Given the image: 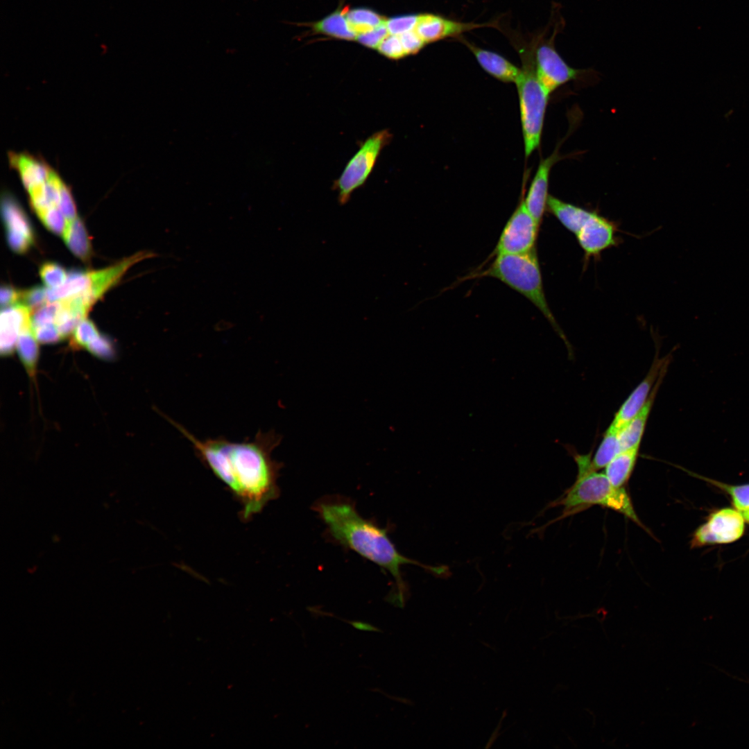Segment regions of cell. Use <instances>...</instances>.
I'll return each instance as SVG.
<instances>
[{
  "label": "cell",
  "instance_id": "1",
  "mask_svg": "<svg viewBox=\"0 0 749 749\" xmlns=\"http://www.w3.org/2000/svg\"><path fill=\"white\" fill-rule=\"evenodd\" d=\"M166 419L238 501L243 521L250 520L278 497L277 478L282 465L272 457L282 439L277 433L259 431L253 439L241 442L222 436L200 439L178 422Z\"/></svg>",
  "mask_w": 749,
  "mask_h": 749
},
{
  "label": "cell",
  "instance_id": "2",
  "mask_svg": "<svg viewBox=\"0 0 749 749\" xmlns=\"http://www.w3.org/2000/svg\"><path fill=\"white\" fill-rule=\"evenodd\" d=\"M317 511L336 541L388 570L402 596L401 566L420 564L397 551L386 529L363 519L348 503L322 502L318 504Z\"/></svg>",
  "mask_w": 749,
  "mask_h": 749
},
{
  "label": "cell",
  "instance_id": "3",
  "mask_svg": "<svg viewBox=\"0 0 749 749\" xmlns=\"http://www.w3.org/2000/svg\"><path fill=\"white\" fill-rule=\"evenodd\" d=\"M485 277L499 279L531 302L569 349V343L547 303L535 248L525 253L497 255L487 268L476 269L463 280Z\"/></svg>",
  "mask_w": 749,
  "mask_h": 749
},
{
  "label": "cell",
  "instance_id": "4",
  "mask_svg": "<svg viewBox=\"0 0 749 749\" xmlns=\"http://www.w3.org/2000/svg\"><path fill=\"white\" fill-rule=\"evenodd\" d=\"M558 504L564 507V516L591 506H601L623 515L644 528L626 490L614 487L605 473L597 471H578L576 481Z\"/></svg>",
  "mask_w": 749,
  "mask_h": 749
},
{
  "label": "cell",
  "instance_id": "5",
  "mask_svg": "<svg viewBox=\"0 0 749 749\" xmlns=\"http://www.w3.org/2000/svg\"><path fill=\"white\" fill-rule=\"evenodd\" d=\"M520 55L522 73L515 85L519 96L524 153L527 158L540 144L549 95L538 80L533 46L525 51H521Z\"/></svg>",
  "mask_w": 749,
  "mask_h": 749
},
{
  "label": "cell",
  "instance_id": "6",
  "mask_svg": "<svg viewBox=\"0 0 749 749\" xmlns=\"http://www.w3.org/2000/svg\"><path fill=\"white\" fill-rule=\"evenodd\" d=\"M393 135L383 129L368 137L346 164L333 189L338 193L340 205L346 204L354 191L361 187L370 175L378 157L391 141Z\"/></svg>",
  "mask_w": 749,
  "mask_h": 749
},
{
  "label": "cell",
  "instance_id": "7",
  "mask_svg": "<svg viewBox=\"0 0 749 749\" xmlns=\"http://www.w3.org/2000/svg\"><path fill=\"white\" fill-rule=\"evenodd\" d=\"M564 24L565 21L560 17L556 21L550 37L544 38L542 33L535 38L533 44L536 74L539 81L549 96L564 84L590 73V69H576L569 66L557 51L555 40L557 34L564 27Z\"/></svg>",
  "mask_w": 749,
  "mask_h": 749
},
{
  "label": "cell",
  "instance_id": "8",
  "mask_svg": "<svg viewBox=\"0 0 749 749\" xmlns=\"http://www.w3.org/2000/svg\"><path fill=\"white\" fill-rule=\"evenodd\" d=\"M539 227L540 225L528 212L522 195L488 259L494 256L522 254L532 250L535 248Z\"/></svg>",
  "mask_w": 749,
  "mask_h": 749
},
{
  "label": "cell",
  "instance_id": "9",
  "mask_svg": "<svg viewBox=\"0 0 749 749\" xmlns=\"http://www.w3.org/2000/svg\"><path fill=\"white\" fill-rule=\"evenodd\" d=\"M745 519L736 508H724L713 512L707 522L694 533L692 548L709 544H729L742 537Z\"/></svg>",
  "mask_w": 749,
  "mask_h": 749
},
{
  "label": "cell",
  "instance_id": "10",
  "mask_svg": "<svg viewBox=\"0 0 749 749\" xmlns=\"http://www.w3.org/2000/svg\"><path fill=\"white\" fill-rule=\"evenodd\" d=\"M617 227L615 224L592 211L588 218L580 225L575 234L578 244L584 251L586 260L597 257L601 253L616 246Z\"/></svg>",
  "mask_w": 749,
  "mask_h": 749
},
{
  "label": "cell",
  "instance_id": "11",
  "mask_svg": "<svg viewBox=\"0 0 749 749\" xmlns=\"http://www.w3.org/2000/svg\"><path fill=\"white\" fill-rule=\"evenodd\" d=\"M671 355L662 358L655 355V359L644 379L633 390L621 404L610 425L619 431L640 411L646 402L662 370L669 366Z\"/></svg>",
  "mask_w": 749,
  "mask_h": 749
},
{
  "label": "cell",
  "instance_id": "12",
  "mask_svg": "<svg viewBox=\"0 0 749 749\" xmlns=\"http://www.w3.org/2000/svg\"><path fill=\"white\" fill-rule=\"evenodd\" d=\"M153 256L154 254L149 252H139L114 266L99 270L90 271L89 288L78 295L83 304L89 310L109 289L117 284L130 266L140 260Z\"/></svg>",
  "mask_w": 749,
  "mask_h": 749
},
{
  "label": "cell",
  "instance_id": "13",
  "mask_svg": "<svg viewBox=\"0 0 749 749\" xmlns=\"http://www.w3.org/2000/svg\"><path fill=\"white\" fill-rule=\"evenodd\" d=\"M560 159L556 148L551 155L540 161L524 198L528 212L539 225L546 210L550 172L555 163Z\"/></svg>",
  "mask_w": 749,
  "mask_h": 749
},
{
  "label": "cell",
  "instance_id": "14",
  "mask_svg": "<svg viewBox=\"0 0 749 749\" xmlns=\"http://www.w3.org/2000/svg\"><path fill=\"white\" fill-rule=\"evenodd\" d=\"M490 24H477L464 23L434 14H420L414 29L425 44L436 42L451 37H457L461 33Z\"/></svg>",
  "mask_w": 749,
  "mask_h": 749
},
{
  "label": "cell",
  "instance_id": "15",
  "mask_svg": "<svg viewBox=\"0 0 749 749\" xmlns=\"http://www.w3.org/2000/svg\"><path fill=\"white\" fill-rule=\"evenodd\" d=\"M31 309L24 304L6 307L1 311V353L8 355L17 345L20 332L32 327Z\"/></svg>",
  "mask_w": 749,
  "mask_h": 749
},
{
  "label": "cell",
  "instance_id": "16",
  "mask_svg": "<svg viewBox=\"0 0 749 749\" xmlns=\"http://www.w3.org/2000/svg\"><path fill=\"white\" fill-rule=\"evenodd\" d=\"M461 41L485 71L501 82L516 83L522 73L521 68L495 52L476 46L465 39Z\"/></svg>",
  "mask_w": 749,
  "mask_h": 749
},
{
  "label": "cell",
  "instance_id": "17",
  "mask_svg": "<svg viewBox=\"0 0 749 749\" xmlns=\"http://www.w3.org/2000/svg\"><path fill=\"white\" fill-rule=\"evenodd\" d=\"M669 366L665 367L658 377L646 402L619 432V439L621 450L640 445L646 425L658 389L666 373Z\"/></svg>",
  "mask_w": 749,
  "mask_h": 749
},
{
  "label": "cell",
  "instance_id": "18",
  "mask_svg": "<svg viewBox=\"0 0 749 749\" xmlns=\"http://www.w3.org/2000/svg\"><path fill=\"white\" fill-rule=\"evenodd\" d=\"M1 214L6 232L21 234L33 241V232L27 216L10 194L2 196Z\"/></svg>",
  "mask_w": 749,
  "mask_h": 749
},
{
  "label": "cell",
  "instance_id": "19",
  "mask_svg": "<svg viewBox=\"0 0 749 749\" xmlns=\"http://www.w3.org/2000/svg\"><path fill=\"white\" fill-rule=\"evenodd\" d=\"M10 162L19 171L22 183L28 191L45 181L52 172L44 162L28 155H12Z\"/></svg>",
  "mask_w": 749,
  "mask_h": 749
},
{
  "label": "cell",
  "instance_id": "20",
  "mask_svg": "<svg viewBox=\"0 0 749 749\" xmlns=\"http://www.w3.org/2000/svg\"><path fill=\"white\" fill-rule=\"evenodd\" d=\"M639 446L619 452L605 467V474L616 488H623L630 479L639 456Z\"/></svg>",
  "mask_w": 749,
  "mask_h": 749
},
{
  "label": "cell",
  "instance_id": "21",
  "mask_svg": "<svg viewBox=\"0 0 749 749\" xmlns=\"http://www.w3.org/2000/svg\"><path fill=\"white\" fill-rule=\"evenodd\" d=\"M62 182L53 171L45 181L28 191L31 205L36 213L52 207H58Z\"/></svg>",
  "mask_w": 749,
  "mask_h": 749
},
{
  "label": "cell",
  "instance_id": "22",
  "mask_svg": "<svg viewBox=\"0 0 749 749\" xmlns=\"http://www.w3.org/2000/svg\"><path fill=\"white\" fill-rule=\"evenodd\" d=\"M64 240L72 253L83 261H88L92 255L89 236L82 220L76 217L67 223L63 234Z\"/></svg>",
  "mask_w": 749,
  "mask_h": 749
},
{
  "label": "cell",
  "instance_id": "23",
  "mask_svg": "<svg viewBox=\"0 0 749 749\" xmlns=\"http://www.w3.org/2000/svg\"><path fill=\"white\" fill-rule=\"evenodd\" d=\"M346 9H337L334 12L313 24L315 32L335 38L352 40L356 34L351 29L346 18Z\"/></svg>",
  "mask_w": 749,
  "mask_h": 749
},
{
  "label": "cell",
  "instance_id": "24",
  "mask_svg": "<svg viewBox=\"0 0 749 749\" xmlns=\"http://www.w3.org/2000/svg\"><path fill=\"white\" fill-rule=\"evenodd\" d=\"M90 285V271L72 270L61 286L47 290V301L51 302L74 297L88 289Z\"/></svg>",
  "mask_w": 749,
  "mask_h": 749
},
{
  "label": "cell",
  "instance_id": "25",
  "mask_svg": "<svg viewBox=\"0 0 749 749\" xmlns=\"http://www.w3.org/2000/svg\"><path fill=\"white\" fill-rule=\"evenodd\" d=\"M618 431L609 427L591 460L592 470L598 471L606 465L619 453L621 448L619 443Z\"/></svg>",
  "mask_w": 749,
  "mask_h": 749
},
{
  "label": "cell",
  "instance_id": "26",
  "mask_svg": "<svg viewBox=\"0 0 749 749\" xmlns=\"http://www.w3.org/2000/svg\"><path fill=\"white\" fill-rule=\"evenodd\" d=\"M33 327L23 329L19 335L16 347L19 355L31 375L35 372L38 358V345Z\"/></svg>",
  "mask_w": 749,
  "mask_h": 749
},
{
  "label": "cell",
  "instance_id": "27",
  "mask_svg": "<svg viewBox=\"0 0 749 749\" xmlns=\"http://www.w3.org/2000/svg\"><path fill=\"white\" fill-rule=\"evenodd\" d=\"M346 18L350 27L356 35L375 28L386 20L377 12L365 8L347 10Z\"/></svg>",
  "mask_w": 749,
  "mask_h": 749
},
{
  "label": "cell",
  "instance_id": "28",
  "mask_svg": "<svg viewBox=\"0 0 749 749\" xmlns=\"http://www.w3.org/2000/svg\"><path fill=\"white\" fill-rule=\"evenodd\" d=\"M692 474L710 483L728 493L731 497L734 508L741 513L745 521L749 523V483L743 485H729L696 474Z\"/></svg>",
  "mask_w": 749,
  "mask_h": 749
},
{
  "label": "cell",
  "instance_id": "29",
  "mask_svg": "<svg viewBox=\"0 0 749 749\" xmlns=\"http://www.w3.org/2000/svg\"><path fill=\"white\" fill-rule=\"evenodd\" d=\"M44 225L52 232L62 234L66 229L67 219L58 207H52L37 213Z\"/></svg>",
  "mask_w": 749,
  "mask_h": 749
},
{
  "label": "cell",
  "instance_id": "30",
  "mask_svg": "<svg viewBox=\"0 0 749 749\" xmlns=\"http://www.w3.org/2000/svg\"><path fill=\"white\" fill-rule=\"evenodd\" d=\"M40 275L44 283L49 288L61 286L67 279L64 269L53 262H46L40 268Z\"/></svg>",
  "mask_w": 749,
  "mask_h": 749
},
{
  "label": "cell",
  "instance_id": "31",
  "mask_svg": "<svg viewBox=\"0 0 749 749\" xmlns=\"http://www.w3.org/2000/svg\"><path fill=\"white\" fill-rule=\"evenodd\" d=\"M419 15H404L389 18L386 26L389 34L400 35L413 31L418 21Z\"/></svg>",
  "mask_w": 749,
  "mask_h": 749
},
{
  "label": "cell",
  "instance_id": "32",
  "mask_svg": "<svg viewBox=\"0 0 749 749\" xmlns=\"http://www.w3.org/2000/svg\"><path fill=\"white\" fill-rule=\"evenodd\" d=\"M99 336L94 324L85 318L78 323L74 331L73 343L77 346L87 347Z\"/></svg>",
  "mask_w": 749,
  "mask_h": 749
},
{
  "label": "cell",
  "instance_id": "33",
  "mask_svg": "<svg viewBox=\"0 0 749 749\" xmlns=\"http://www.w3.org/2000/svg\"><path fill=\"white\" fill-rule=\"evenodd\" d=\"M377 50L381 55L393 60L406 56L399 35L389 34L380 43Z\"/></svg>",
  "mask_w": 749,
  "mask_h": 749
},
{
  "label": "cell",
  "instance_id": "34",
  "mask_svg": "<svg viewBox=\"0 0 749 749\" xmlns=\"http://www.w3.org/2000/svg\"><path fill=\"white\" fill-rule=\"evenodd\" d=\"M62 305L61 301L49 302L37 309L31 318L32 327L54 323L55 316Z\"/></svg>",
  "mask_w": 749,
  "mask_h": 749
},
{
  "label": "cell",
  "instance_id": "35",
  "mask_svg": "<svg viewBox=\"0 0 749 749\" xmlns=\"http://www.w3.org/2000/svg\"><path fill=\"white\" fill-rule=\"evenodd\" d=\"M388 35L389 33L385 21L383 24L370 31L357 35L356 40L368 48L377 49L380 43Z\"/></svg>",
  "mask_w": 749,
  "mask_h": 749
},
{
  "label": "cell",
  "instance_id": "36",
  "mask_svg": "<svg viewBox=\"0 0 749 749\" xmlns=\"http://www.w3.org/2000/svg\"><path fill=\"white\" fill-rule=\"evenodd\" d=\"M21 300L31 311L37 309L47 300V291L42 286H35L21 292Z\"/></svg>",
  "mask_w": 749,
  "mask_h": 749
},
{
  "label": "cell",
  "instance_id": "37",
  "mask_svg": "<svg viewBox=\"0 0 749 749\" xmlns=\"http://www.w3.org/2000/svg\"><path fill=\"white\" fill-rule=\"evenodd\" d=\"M58 208L68 221L76 218V208L71 193L63 182L60 189Z\"/></svg>",
  "mask_w": 749,
  "mask_h": 749
},
{
  "label": "cell",
  "instance_id": "38",
  "mask_svg": "<svg viewBox=\"0 0 749 749\" xmlns=\"http://www.w3.org/2000/svg\"><path fill=\"white\" fill-rule=\"evenodd\" d=\"M33 331L37 341L42 343H53L62 339L54 323L34 327Z\"/></svg>",
  "mask_w": 749,
  "mask_h": 749
},
{
  "label": "cell",
  "instance_id": "39",
  "mask_svg": "<svg viewBox=\"0 0 749 749\" xmlns=\"http://www.w3.org/2000/svg\"><path fill=\"white\" fill-rule=\"evenodd\" d=\"M399 37L406 55L416 54L426 44L414 30L403 33Z\"/></svg>",
  "mask_w": 749,
  "mask_h": 749
},
{
  "label": "cell",
  "instance_id": "40",
  "mask_svg": "<svg viewBox=\"0 0 749 749\" xmlns=\"http://www.w3.org/2000/svg\"><path fill=\"white\" fill-rule=\"evenodd\" d=\"M87 348L94 355L101 357H108L112 354V347L110 341L105 336H99Z\"/></svg>",
  "mask_w": 749,
  "mask_h": 749
},
{
  "label": "cell",
  "instance_id": "41",
  "mask_svg": "<svg viewBox=\"0 0 749 749\" xmlns=\"http://www.w3.org/2000/svg\"><path fill=\"white\" fill-rule=\"evenodd\" d=\"M6 233L8 245L15 252L24 253L26 252L33 243V241L23 235L10 232Z\"/></svg>",
  "mask_w": 749,
  "mask_h": 749
},
{
  "label": "cell",
  "instance_id": "42",
  "mask_svg": "<svg viewBox=\"0 0 749 749\" xmlns=\"http://www.w3.org/2000/svg\"><path fill=\"white\" fill-rule=\"evenodd\" d=\"M1 305L8 307L21 300V292L17 291L12 286L3 285L1 287Z\"/></svg>",
  "mask_w": 749,
  "mask_h": 749
},
{
  "label": "cell",
  "instance_id": "43",
  "mask_svg": "<svg viewBox=\"0 0 749 749\" xmlns=\"http://www.w3.org/2000/svg\"><path fill=\"white\" fill-rule=\"evenodd\" d=\"M347 622L349 623H350L354 628H356L358 630H360L381 632V630L378 629L375 626H372V625H371V624H370L368 623H365V622L359 621H347Z\"/></svg>",
  "mask_w": 749,
  "mask_h": 749
},
{
  "label": "cell",
  "instance_id": "44",
  "mask_svg": "<svg viewBox=\"0 0 749 749\" xmlns=\"http://www.w3.org/2000/svg\"><path fill=\"white\" fill-rule=\"evenodd\" d=\"M427 568H428L431 572L436 574L437 576H441L445 572L448 571V568L445 566L427 567Z\"/></svg>",
  "mask_w": 749,
  "mask_h": 749
}]
</instances>
